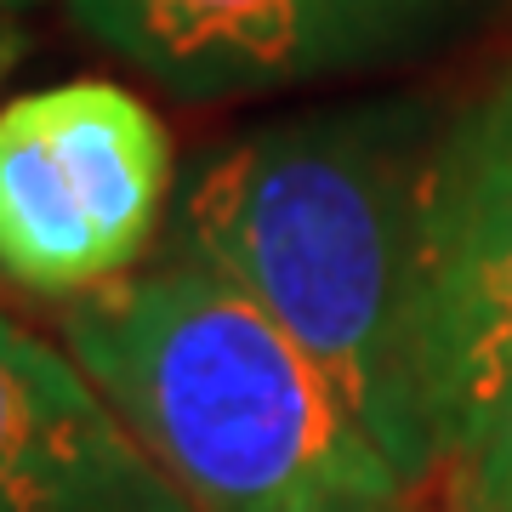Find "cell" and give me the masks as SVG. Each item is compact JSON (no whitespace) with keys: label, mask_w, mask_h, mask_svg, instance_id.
I'll return each mask as SVG.
<instances>
[{"label":"cell","mask_w":512,"mask_h":512,"mask_svg":"<svg viewBox=\"0 0 512 512\" xmlns=\"http://www.w3.org/2000/svg\"><path fill=\"white\" fill-rule=\"evenodd\" d=\"M461 6L467 0H69L97 46L194 103L404 57Z\"/></svg>","instance_id":"5"},{"label":"cell","mask_w":512,"mask_h":512,"mask_svg":"<svg viewBox=\"0 0 512 512\" xmlns=\"http://www.w3.org/2000/svg\"><path fill=\"white\" fill-rule=\"evenodd\" d=\"M450 512H512V399L456 461Z\"/></svg>","instance_id":"7"},{"label":"cell","mask_w":512,"mask_h":512,"mask_svg":"<svg viewBox=\"0 0 512 512\" xmlns=\"http://www.w3.org/2000/svg\"><path fill=\"white\" fill-rule=\"evenodd\" d=\"M0 512H194L92 376L12 313H0Z\"/></svg>","instance_id":"6"},{"label":"cell","mask_w":512,"mask_h":512,"mask_svg":"<svg viewBox=\"0 0 512 512\" xmlns=\"http://www.w3.org/2000/svg\"><path fill=\"white\" fill-rule=\"evenodd\" d=\"M57 336L194 512H410L291 336L188 256L74 296Z\"/></svg>","instance_id":"2"},{"label":"cell","mask_w":512,"mask_h":512,"mask_svg":"<svg viewBox=\"0 0 512 512\" xmlns=\"http://www.w3.org/2000/svg\"><path fill=\"white\" fill-rule=\"evenodd\" d=\"M427 160L410 109L302 114L205 154L171 217V256L268 313L410 495L444 473L421 382Z\"/></svg>","instance_id":"1"},{"label":"cell","mask_w":512,"mask_h":512,"mask_svg":"<svg viewBox=\"0 0 512 512\" xmlns=\"http://www.w3.org/2000/svg\"><path fill=\"white\" fill-rule=\"evenodd\" d=\"M171 194V143L143 97L69 80L0 109V274L92 296L137 274Z\"/></svg>","instance_id":"3"},{"label":"cell","mask_w":512,"mask_h":512,"mask_svg":"<svg viewBox=\"0 0 512 512\" xmlns=\"http://www.w3.org/2000/svg\"><path fill=\"white\" fill-rule=\"evenodd\" d=\"M421 382L444 467L512 399V69L433 137L421 211Z\"/></svg>","instance_id":"4"},{"label":"cell","mask_w":512,"mask_h":512,"mask_svg":"<svg viewBox=\"0 0 512 512\" xmlns=\"http://www.w3.org/2000/svg\"><path fill=\"white\" fill-rule=\"evenodd\" d=\"M0 6H29V0H0Z\"/></svg>","instance_id":"8"}]
</instances>
